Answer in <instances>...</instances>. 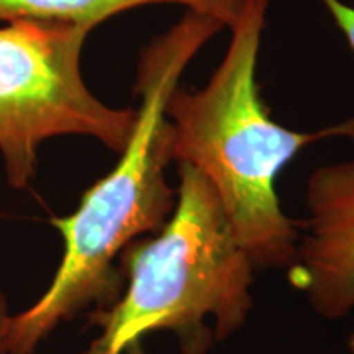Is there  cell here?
Returning <instances> with one entry per match:
<instances>
[{"mask_svg": "<svg viewBox=\"0 0 354 354\" xmlns=\"http://www.w3.org/2000/svg\"><path fill=\"white\" fill-rule=\"evenodd\" d=\"M246 0H0V21H68L95 28L110 17L151 3H177L232 28Z\"/></svg>", "mask_w": 354, "mask_h": 354, "instance_id": "6", "label": "cell"}, {"mask_svg": "<svg viewBox=\"0 0 354 354\" xmlns=\"http://www.w3.org/2000/svg\"><path fill=\"white\" fill-rule=\"evenodd\" d=\"M305 202L308 218L290 281L317 315L338 320L354 308V159L317 167Z\"/></svg>", "mask_w": 354, "mask_h": 354, "instance_id": "5", "label": "cell"}, {"mask_svg": "<svg viewBox=\"0 0 354 354\" xmlns=\"http://www.w3.org/2000/svg\"><path fill=\"white\" fill-rule=\"evenodd\" d=\"M221 30L220 21L187 10L141 51L140 107L130 140L113 169L84 192L76 212L51 220L63 236V258L46 292L12 317L10 354H35L61 323L120 297L115 263L140 236L158 233L176 209L177 189L166 177L172 162L167 102L190 61Z\"/></svg>", "mask_w": 354, "mask_h": 354, "instance_id": "1", "label": "cell"}, {"mask_svg": "<svg viewBox=\"0 0 354 354\" xmlns=\"http://www.w3.org/2000/svg\"><path fill=\"white\" fill-rule=\"evenodd\" d=\"M269 3L246 0L209 82L198 91L177 87L166 117L172 161L192 166L209 180L254 268L290 269L300 232L282 210L277 177L317 141L354 140V118L318 131H295L272 120L256 79Z\"/></svg>", "mask_w": 354, "mask_h": 354, "instance_id": "2", "label": "cell"}, {"mask_svg": "<svg viewBox=\"0 0 354 354\" xmlns=\"http://www.w3.org/2000/svg\"><path fill=\"white\" fill-rule=\"evenodd\" d=\"M91 32L32 19L0 28V153L15 189L33 179L39 146L53 136H91L117 153L130 140L136 110L109 107L82 79L81 55Z\"/></svg>", "mask_w": 354, "mask_h": 354, "instance_id": "4", "label": "cell"}, {"mask_svg": "<svg viewBox=\"0 0 354 354\" xmlns=\"http://www.w3.org/2000/svg\"><path fill=\"white\" fill-rule=\"evenodd\" d=\"M320 2L328 10L336 26L342 30L349 48L354 53V7L344 3L343 0H320Z\"/></svg>", "mask_w": 354, "mask_h": 354, "instance_id": "7", "label": "cell"}, {"mask_svg": "<svg viewBox=\"0 0 354 354\" xmlns=\"http://www.w3.org/2000/svg\"><path fill=\"white\" fill-rule=\"evenodd\" d=\"M177 171L171 218L122 253L127 287L91 313L100 333L81 354H141L140 342L154 331L174 333L180 354H209L245 325L256 268L209 180L184 162Z\"/></svg>", "mask_w": 354, "mask_h": 354, "instance_id": "3", "label": "cell"}, {"mask_svg": "<svg viewBox=\"0 0 354 354\" xmlns=\"http://www.w3.org/2000/svg\"><path fill=\"white\" fill-rule=\"evenodd\" d=\"M348 351H349V354H354V330H353V333L349 335V339H348Z\"/></svg>", "mask_w": 354, "mask_h": 354, "instance_id": "9", "label": "cell"}, {"mask_svg": "<svg viewBox=\"0 0 354 354\" xmlns=\"http://www.w3.org/2000/svg\"><path fill=\"white\" fill-rule=\"evenodd\" d=\"M12 317L8 312L7 297L0 289V354H10V328Z\"/></svg>", "mask_w": 354, "mask_h": 354, "instance_id": "8", "label": "cell"}]
</instances>
